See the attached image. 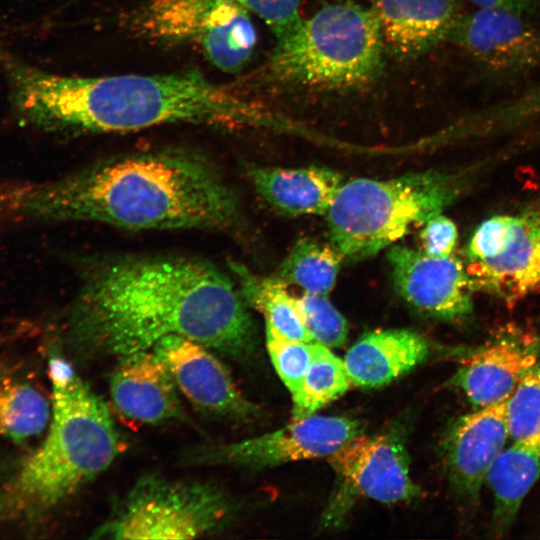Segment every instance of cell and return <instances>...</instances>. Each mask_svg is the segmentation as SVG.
Here are the masks:
<instances>
[{"mask_svg": "<svg viewBox=\"0 0 540 540\" xmlns=\"http://www.w3.org/2000/svg\"><path fill=\"white\" fill-rule=\"evenodd\" d=\"M458 188L453 176L437 171L344 183L326 213L331 243L344 259L371 257L441 214Z\"/></svg>", "mask_w": 540, "mask_h": 540, "instance_id": "8992f818", "label": "cell"}, {"mask_svg": "<svg viewBox=\"0 0 540 540\" xmlns=\"http://www.w3.org/2000/svg\"><path fill=\"white\" fill-rule=\"evenodd\" d=\"M352 385L344 361L327 346L313 342V354L300 387L292 396L293 420L314 415Z\"/></svg>", "mask_w": 540, "mask_h": 540, "instance_id": "cb8c5ba5", "label": "cell"}, {"mask_svg": "<svg viewBox=\"0 0 540 540\" xmlns=\"http://www.w3.org/2000/svg\"><path fill=\"white\" fill-rule=\"evenodd\" d=\"M540 477V432L514 440L496 457L486 475L494 499L493 527L502 536Z\"/></svg>", "mask_w": 540, "mask_h": 540, "instance_id": "44dd1931", "label": "cell"}, {"mask_svg": "<svg viewBox=\"0 0 540 540\" xmlns=\"http://www.w3.org/2000/svg\"><path fill=\"white\" fill-rule=\"evenodd\" d=\"M458 239L455 223L448 217L438 214L429 219L420 232L421 251L432 257L452 255Z\"/></svg>", "mask_w": 540, "mask_h": 540, "instance_id": "f546056e", "label": "cell"}, {"mask_svg": "<svg viewBox=\"0 0 540 540\" xmlns=\"http://www.w3.org/2000/svg\"><path fill=\"white\" fill-rule=\"evenodd\" d=\"M474 5L478 6L479 8H496V7H502V8H511L515 9L516 4H518L521 0H469Z\"/></svg>", "mask_w": 540, "mask_h": 540, "instance_id": "4dcf8cb0", "label": "cell"}, {"mask_svg": "<svg viewBox=\"0 0 540 540\" xmlns=\"http://www.w3.org/2000/svg\"><path fill=\"white\" fill-rule=\"evenodd\" d=\"M384 48L371 7L333 3L277 39L259 79L286 87L357 89L380 76Z\"/></svg>", "mask_w": 540, "mask_h": 540, "instance_id": "5b68a950", "label": "cell"}, {"mask_svg": "<svg viewBox=\"0 0 540 540\" xmlns=\"http://www.w3.org/2000/svg\"><path fill=\"white\" fill-rule=\"evenodd\" d=\"M230 269L242 298L265 316L266 323L287 338L314 342L304 324L298 299L288 293L282 280L261 277L237 262H231Z\"/></svg>", "mask_w": 540, "mask_h": 540, "instance_id": "7402d4cb", "label": "cell"}, {"mask_svg": "<svg viewBox=\"0 0 540 540\" xmlns=\"http://www.w3.org/2000/svg\"><path fill=\"white\" fill-rule=\"evenodd\" d=\"M362 431L356 419L314 414L261 436L192 452L187 460L194 464L265 468L327 458Z\"/></svg>", "mask_w": 540, "mask_h": 540, "instance_id": "8fae6325", "label": "cell"}, {"mask_svg": "<svg viewBox=\"0 0 540 540\" xmlns=\"http://www.w3.org/2000/svg\"><path fill=\"white\" fill-rule=\"evenodd\" d=\"M152 350L169 369L177 389L200 412L229 420L257 413L237 388L227 367L208 347L179 335L158 341Z\"/></svg>", "mask_w": 540, "mask_h": 540, "instance_id": "7c38bea8", "label": "cell"}, {"mask_svg": "<svg viewBox=\"0 0 540 540\" xmlns=\"http://www.w3.org/2000/svg\"><path fill=\"white\" fill-rule=\"evenodd\" d=\"M388 259L398 293L413 308L444 320L471 313L475 289L461 260L452 255L432 257L400 245L389 250Z\"/></svg>", "mask_w": 540, "mask_h": 540, "instance_id": "4fadbf2b", "label": "cell"}, {"mask_svg": "<svg viewBox=\"0 0 540 540\" xmlns=\"http://www.w3.org/2000/svg\"><path fill=\"white\" fill-rule=\"evenodd\" d=\"M510 437L506 401L477 408L458 418L444 442V456L454 489L477 500L488 470Z\"/></svg>", "mask_w": 540, "mask_h": 540, "instance_id": "5bb4252c", "label": "cell"}, {"mask_svg": "<svg viewBox=\"0 0 540 540\" xmlns=\"http://www.w3.org/2000/svg\"><path fill=\"white\" fill-rule=\"evenodd\" d=\"M384 47L411 58L444 39L455 25V0H373Z\"/></svg>", "mask_w": 540, "mask_h": 540, "instance_id": "ac0fdd59", "label": "cell"}, {"mask_svg": "<svg viewBox=\"0 0 540 540\" xmlns=\"http://www.w3.org/2000/svg\"><path fill=\"white\" fill-rule=\"evenodd\" d=\"M250 14L236 0H143L126 24L146 41L197 48L216 68L237 73L257 42Z\"/></svg>", "mask_w": 540, "mask_h": 540, "instance_id": "52a82bcc", "label": "cell"}, {"mask_svg": "<svg viewBox=\"0 0 540 540\" xmlns=\"http://www.w3.org/2000/svg\"><path fill=\"white\" fill-rule=\"evenodd\" d=\"M0 67L18 113L46 130L117 133L180 123L228 129L274 124L264 108L197 70L68 76L19 61L1 45Z\"/></svg>", "mask_w": 540, "mask_h": 540, "instance_id": "3957f363", "label": "cell"}, {"mask_svg": "<svg viewBox=\"0 0 540 540\" xmlns=\"http://www.w3.org/2000/svg\"><path fill=\"white\" fill-rule=\"evenodd\" d=\"M428 340L409 329H385L365 334L343 359L352 385L384 386L426 361Z\"/></svg>", "mask_w": 540, "mask_h": 540, "instance_id": "d6986e66", "label": "cell"}, {"mask_svg": "<svg viewBox=\"0 0 540 540\" xmlns=\"http://www.w3.org/2000/svg\"><path fill=\"white\" fill-rule=\"evenodd\" d=\"M338 485L325 524L338 523L356 498L382 503L411 501L421 495L409 472V457L397 432L354 437L327 457Z\"/></svg>", "mask_w": 540, "mask_h": 540, "instance_id": "30bf717a", "label": "cell"}, {"mask_svg": "<svg viewBox=\"0 0 540 540\" xmlns=\"http://www.w3.org/2000/svg\"><path fill=\"white\" fill-rule=\"evenodd\" d=\"M344 257L332 244L303 238L283 260L278 278L306 293L327 295L335 285Z\"/></svg>", "mask_w": 540, "mask_h": 540, "instance_id": "d4e9b609", "label": "cell"}, {"mask_svg": "<svg viewBox=\"0 0 540 540\" xmlns=\"http://www.w3.org/2000/svg\"><path fill=\"white\" fill-rule=\"evenodd\" d=\"M3 507H4V500L0 495V511L2 510Z\"/></svg>", "mask_w": 540, "mask_h": 540, "instance_id": "1f68e13d", "label": "cell"}, {"mask_svg": "<svg viewBox=\"0 0 540 540\" xmlns=\"http://www.w3.org/2000/svg\"><path fill=\"white\" fill-rule=\"evenodd\" d=\"M247 174L255 190L270 206L291 216L326 214L343 184L339 173L318 166H251Z\"/></svg>", "mask_w": 540, "mask_h": 540, "instance_id": "ffe728a7", "label": "cell"}, {"mask_svg": "<svg viewBox=\"0 0 540 540\" xmlns=\"http://www.w3.org/2000/svg\"><path fill=\"white\" fill-rule=\"evenodd\" d=\"M232 511L231 500L217 486L145 476L92 538L193 539L220 530Z\"/></svg>", "mask_w": 540, "mask_h": 540, "instance_id": "ba28073f", "label": "cell"}, {"mask_svg": "<svg viewBox=\"0 0 540 540\" xmlns=\"http://www.w3.org/2000/svg\"><path fill=\"white\" fill-rule=\"evenodd\" d=\"M0 220L230 233L243 218L236 193L209 158L165 148L107 159L56 180H0Z\"/></svg>", "mask_w": 540, "mask_h": 540, "instance_id": "7a4b0ae2", "label": "cell"}, {"mask_svg": "<svg viewBox=\"0 0 540 540\" xmlns=\"http://www.w3.org/2000/svg\"><path fill=\"white\" fill-rule=\"evenodd\" d=\"M50 418L49 403L32 384L0 376V436L16 443L37 436Z\"/></svg>", "mask_w": 540, "mask_h": 540, "instance_id": "603a6c76", "label": "cell"}, {"mask_svg": "<svg viewBox=\"0 0 540 540\" xmlns=\"http://www.w3.org/2000/svg\"><path fill=\"white\" fill-rule=\"evenodd\" d=\"M465 256L475 290L508 302L540 290V209L485 219Z\"/></svg>", "mask_w": 540, "mask_h": 540, "instance_id": "9c48e42d", "label": "cell"}, {"mask_svg": "<svg viewBox=\"0 0 540 540\" xmlns=\"http://www.w3.org/2000/svg\"><path fill=\"white\" fill-rule=\"evenodd\" d=\"M462 45L482 64L518 71L540 60V35L511 8H479L460 27Z\"/></svg>", "mask_w": 540, "mask_h": 540, "instance_id": "e0dca14e", "label": "cell"}, {"mask_svg": "<svg viewBox=\"0 0 540 540\" xmlns=\"http://www.w3.org/2000/svg\"><path fill=\"white\" fill-rule=\"evenodd\" d=\"M265 334L271 362L292 395L300 387L310 365L313 342L287 338L268 323Z\"/></svg>", "mask_w": 540, "mask_h": 540, "instance_id": "4316f807", "label": "cell"}, {"mask_svg": "<svg viewBox=\"0 0 540 540\" xmlns=\"http://www.w3.org/2000/svg\"><path fill=\"white\" fill-rule=\"evenodd\" d=\"M540 358V343L527 335L503 336L472 354L452 383L477 409L506 401Z\"/></svg>", "mask_w": 540, "mask_h": 540, "instance_id": "2e32d148", "label": "cell"}, {"mask_svg": "<svg viewBox=\"0 0 540 540\" xmlns=\"http://www.w3.org/2000/svg\"><path fill=\"white\" fill-rule=\"evenodd\" d=\"M506 416L513 441L540 432V358L506 400Z\"/></svg>", "mask_w": 540, "mask_h": 540, "instance_id": "484cf974", "label": "cell"}, {"mask_svg": "<svg viewBox=\"0 0 540 540\" xmlns=\"http://www.w3.org/2000/svg\"><path fill=\"white\" fill-rule=\"evenodd\" d=\"M250 13L261 18L276 39L290 32L300 22L301 0H236Z\"/></svg>", "mask_w": 540, "mask_h": 540, "instance_id": "f1b7e54d", "label": "cell"}, {"mask_svg": "<svg viewBox=\"0 0 540 540\" xmlns=\"http://www.w3.org/2000/svg\"><path fill=\"white\" fill-rule=\"evenodd\" d=\"M70 340L93 355L151 350L179 335L232 357L255 345V328L234 282L203 260L120 255L91 261L68 317Z\"/></svg>", "mask_w": 540, "mask_h": 540, "instance_id": "6da1fadb", "label": "cell"}, {"mask_svg": "<svg viewBox=\"0 0 540 540\" xmlns=\"http://www.w3.org/2000/svg\"><path fill=\"white\" fill-rule=\"evenodd\" d=\"M109 377L112 403L125 419L160 424L181 416L177 387L162 359L151 349L119 358Z\"/></svg>", "mask_w": 540, "mask_h": 540, "instance_id": "9a60e30c", "label": "cell"}, {"mask_svg": "<svg viewBox=\"0 0 540 540\" xmlns=\"http://www.w3.org/2000/svg\"><path fill=\"white\" fill-rule=\"evenodd\" d=\"M52 418L43 443L27 459L18 491L36 509L50 508L105 471L121 451L106 403L64 359L49 361Z\"/></svg>", "mask_w": 540, "mask_h": 540, "instance_id": "277c9868", "label": "cell"}, {"mask_svg": "<svg viewBox=\"0 0 540 540\" xmlns=\"http://www.w3.org/2000/svg\"><path fill=\"white\" fill-rule=\"evenodd\" d=\"M299 309L314 342L327 347H341L346 343L348 325L342 314L326 295L304 293L298 299Z\"/></svg>", "mask_w": 540, "mask_h": 540, "instance_id": "83f0119b", "label": "cell"}]
</instances>
